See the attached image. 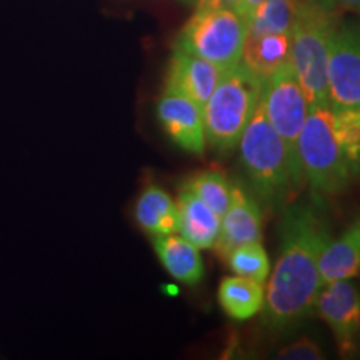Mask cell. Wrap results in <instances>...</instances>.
Here are the masks:
<instances>
[{"label":"cell","instance_id":"6da1fadb","mask_svg":"<svg viewBox=\"0 0 360 360\" xmlns=\"http://www.w3.org/2000/svg\"><path fill=\"white\" fill-rule=\"evenodd\" d=\"M278 237V257L262 310L265 326L285 332L314 314L322 289L319 262L332 231L319 193L283 207Z\"/></svg>","mask_w":360,"mask_h":360},{"label":"cell","instance_id":"7a4b0ae2","mask_svg":"<svg viewBox=\"0 0 360 360\" xmlns=\"http://www.w3.org/2000/svg\"><path fill=\"white\" fill-rule=\"evenodd\" d=\"M238 147L242 169L255 195L274 210L290 204L304 177L292 162L283 139L265 117L262 102L255 107Z\"/></svg>","mask_w":360,"mask_h":360},{"label":"cell","instance_id":"3957f363","mask_svg":"<svg viewBox=\"0 0 360 360\" xmlns=\"http://www.w3.org/2000/svg\"><path fill=\"white\" fill-rule=\"evenodd\" d=\"M339 13L315 0H297L290 62L309 105H328L327 60Z\"/></svg>","mask_w":360,"mask_h":360},{"label":"cell","instance_id":"277c9868","mask_svg":"<svg viewBox=\"0 0 360 360\" xmlns=\"http://www.w3.org/2000/svg\"><path fill=\"white\" fill-rule=\"evenodd\" d=\"M264 80L242 64L224 70L212 96L202 107L207 146L220 155L238 147L242 132L260 102Z\"/></svg>","mask_w":360,"mask_h":360},{"label":"cell","instance_id":"5b68a950","mask_svg":"<svg viewBox=\"0 0 360 360\" xmlns=\"http://www.w3.org/2000/svg\"><path fill=\"white\" fill-rule=\"evenodd\" d=\"M297 159L314 193L334 195L349 187L355 174L334 135L328 105H309L297 141Z\"/></svg>","mask_w":360,"mask_h":360},{"label":"cell","instance_id":"8992f818","mask_svg":"<svg viewBox=\"0 0 360 360\" xmlns=\"http://www.w3.org/2000/svg\"><path fill=\"white\" fill-rule=\"evenodd\" d=\"M247 20L237 11L224 7H195L180 29L175 47L199 56L220 69L240 64Z\"/></svg>","mask_w":360,"mask_h":360},{"label":"cell","instance_id":"52a82bcc","mask_svg":"<svg viewBox=\"0 0 360 360\" xmlns=\"http://www.w3.org/2000/svg\"><path fill=\"white\" fill-rule=\"evenodd\" d=\"M260 102H262L265 117L283 139L292 162L300 170L299 159H297V141L307 119L309 102L290 60L265 80Z\"/></svg>","mask_w":360,"mask_h":360},{"label":"cell","instance_id":"ba28073f","mask_svg":"<svg viewBox=\"0 0 360 360\" xmlns=\"http://www.w3.org/2000/svg\"><path fill=\"white\" fill-rule=\"evenodd\" d=\"M328 107H360V19L339 22L327 60Z\"/></svg>","mask_w":360,"mask_h":360},{"label":"cell","instance_id":"9c48e42d","mask_svg":"<svg viewBox=\"0 0 360 360\" xmlns=\"http://www.w3.org/2000/svg\"><path fill=\"white\" fill-rule=\"evenodd\" d=\"M314 312L330 328L340 357H355L360 327V290L357 285L350 281H335L322 285Z\"/></svg>","mask_w":360,"mask_h":360},{"label":"cell","instance_id":"30bf717a","mask_svg":"<svg viewBox=\"0 0 360 360\" xmlns=\"http://www.w3.org/2000/svg\"><path fill=\"white\" fill-rule=\"evenodd\" d=\"M157 119L169 141L191 155H204L207 148L204 112L191 98L164 92L157 101Z\"/></svg>","mask_w":360,"mask_h":360},{"label":"cell","instance_id":"8fae6325","mask_svg":"<svg viewBox=\"0 0 360 360\" xmlns=\"http://www.w3.org/2000/svg\"><path fill=\"white\" fill-rule=\"evenodd\" d=\"M224 70L205 58L174 47L165 74L164 92L179 94L204 107L217 87Z\"/></svg>","mask_w":360,"mask_h":360},{"label":"cell","instance_id":"7c38bea8","mask_svg":"<svg viewBox=\"0 0 360 360\" xmlns=\"http://www.w3.org/2000/svg\"><path fill=\"white\" fill-rule=\"evenodd\" d=\"M262 209L254 195L236 186L231 207L220 217V231L212 249L225 259L237 247L262 242Z\"/></svg>","mask_w":360,"mask_h":360},{"label":"cell","instance_id":"4fadbf2b","mask_svg":"<svg viewBox=\"0 0 360 360\" xmlns=\"http://www.w3.org/2000/svg\"><path fill=\"white\" fill-rule=\"evenodd\" d=\"M155 255L170 277L186 285H197L204 278V260L200 249L179 232L152 237Z\"/></svg>","mask_w":360,"mask_h":360},{"label":"cell","instance_id":"5bb4252c","mask_svg":"<svg viewBox=\"0 0 360 360\" xmlns=\"http://www.w3.org/2000/svg\"><path fill=\"white\" fill-rule=\"evenodd\" d=\"M322 285L335 281H352L360 276V217L337 238H332L319 262Z\"/></svg>","mask_w":360,"mask_h":360},{"label":"cell","instance_id":"9a60e30c","mask_svg":"<svg viewBox=\"0 0 360 360\" xmlns=\"http://www.w3.org/2000/svg\"><path fill=\"white\" fill-rule=\"evenodd\" d=\"M177 232L202 250L212 249L220 231V217L199 197L182 186L177 197Z\"/></svg>","mask_w":360,"mask_h":360},{"label":"cell","instance_id":"2e32d148","mask_svg":"<svg viewBox=\"0 0 360 360\" xmlns=\"http://www.w3.org/2000/svg\"><path fill=\"white\" fill-rule=\"evenodd\" d=\"M134 217L139 227L150 237L177 232V202L157 184H147L139 193L134 207Z\"/></svg>","mask_w":360,"mask_h":360},{"label":"cell","instance_id":"e0dca14e","mask_svg":"<svg viewBox=\"0 0 360 360\" xmlns=\"http://www.w3.org/2000/svg\"><path fill=\"white\" fill-rule=\"evenodd\" d=\"M292 34L245 35L240 64L264 82L290 60Z\"/></svg>","mask_w":360,"mask_h":360},{"label":"cell","instance_id":"ac0fdd59","mask_svg":"<svg viewBox=\"0 0 360 360\" xmlns=\"http://www.w3.org/2000/svg\"><path fill=\"white\" fill-rule=\"evenodd\" d=\"M217 295L225 315L233 321H249L255 317L265 302L264 283L240 276L222 278Z\"/></svg>","mask_w":360,"mask_h":360},{"label":"cell","instance_id":"d6986e66","mask_svg":"<svg viewBox=\"0 0 360 360\" xmlns=\"http://www.w3.org/2000/svg\"><path fill=\"white\" fill-rule=\"evenodd\" d=\"M297 15V0H262L245 17L247 34H292Z\"/></svg>","mask_w":360,"mask_h":360},{"label":"cell","instance_id":"ffe728a7","mask_svg":"<svg viewBox=\"0 0 360 360\" xmlns=\"http://www.w3.org/2000/svg\"><path fill=\"white\" fill-rule=\"evenodd\" d=\"M184 187L209 205L219 217H222L231 207L233 188H236L231 180L217 170H202V172L193 174L186 180Z\"/></svg>","mask_w":360,"mask_h":360},{"label":"cell","instance_id":"44dd1931","mask_svg":"<svg viewBox=\"0 0 360 360\" xmlns=\"http://www.w3.org/2000/svg\"><path fill=\"white\" fill-rule=\"evenodd\" d=\"M332 129L340 150L352 165L354 174L360 172V107L332 110Z\"/></svg>","mask_w":360,"mask_h":360},{"label":"cell","instance_id":"7402d4cb","mask_svg":"<svg viewBox=\"0 0 360 360\" xmlns=\"http://www.w3.org/2000/svg\"><path fill=\"white\" fill-rule=\"evenodd\" d=\"M236 276L264 283L270 274V260L262 242L237 247L224 259Z\"/></svg>","mask_w":360,"mask_h":360},{"label":"cell","instance_id":"603a6c76","mask_svg":"<svg viewBox=\"0 0 360 360\" xmlns=\"http://www.w3.org/2000/svg\"><path fill=\"white\" fill-rule=\"evenodd\" d=\"M277 359L283 360H322L326 359V354L317 342L302 337V339L290 342L289 345L278 350Z\"/></svg>","mask_w":360,"mask_h":360},{"label":"cell","instance_id":"cb8c5ba5","mask_svg":"<svg viewBox=\"0 0 360 360\" xmlns=\"http://www.w3.org/2000/svg\"><path fill=\"white\" fill-rule=\"evenodd\" d=\"M315 2L321 4L323 7L330 8V11H335V12L347 11V12L359 13L360 15V0H315Z\"/></svg>","mask_w":360,"mask_h":360},{"label":"cell","instance_id":"d4e9b609","mask_svg":"<svg viewBox=\"0 0 360 360\" xmlns=\"http://www.w3.org/2000/svg\"><path fill=\"white\" fill-rule=\"evenodd\" d=\"M197 7H224L240 13L242 0H197Z\"/></svg>","mask_w":360,"mask_h":360},{"label":"cell","instance_id":"484cf974","mask_svg":"<svg viewBox=\"0 0 360 360\" xmlns=\"http://www.w3.org/2000/svg\"><path fill=\"white\" fill-rule=\"evenodd\" d=\"M260 2H262V0H242L240 13H242V15H244V17H247L252 11H254L255 7L259 6Z\"/></svg>","mask_w":360,"mask_h":360},{"label":"cell","instance_id":"4316f807","mask_svg":"<svg viewBox=\"0 0 360 360\" xmlns=\"http://www.w3.org/2000/svg\"><path fill=\"white\" fill-rule=\"evenodd\" d=\"M357 355H360V327H359V337H357Z\"/></svg>","mask_w":360,"mask_h":360}]
</instances>
